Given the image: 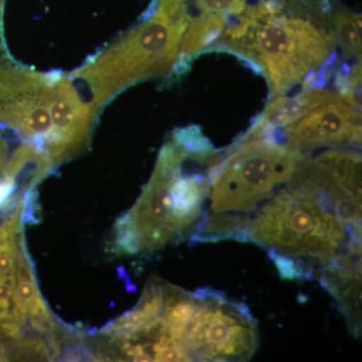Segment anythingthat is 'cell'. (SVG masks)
<instances>
[{
  "mask_svg": "<svg viewBox=\"0 0 362 362\" xmlns=\"http://www.w3.org/2000/svg\"><path fill=\"white\" fill-rule=\"evenodd\" d=\"M294 94L278 95L272 99L261 117L240 140L265 137L292 125L307 113L339 97V90L326 89L324 86L301 85Z\"/></svg>",
  "mask_w": 362,
  "mask_h": 362,
  "instance_id": "9",
  "label": "cell"
},
{
  "mask_svg": "<svg viewBox=\"0 0 362 362\" xmlns=\"http://www.w3.org/2000/svg\"><path fill=\"white\" fill-rule=\"evenodd\" d=\"M307 153L272 136L238 140L209 171V209L195 242L242 240V214L256 211L291 180Z\"/></svg>",
  "mask_w": 362,
  "mask_h": 362,
  "instance_id": "3",
  "label": "cell"
},
{
  "mask_svg": "<svg viewBox=\"0 0 362 362\" xmlns=\"http://www.w3.org/2000/svg\"><path fill=\"white\" fill-rule=\"evenodd\" d=\"M280 131L281 134L273 137L304 153L321 147L340 148L361 145V109L340 95Z\"/></svg>",
  "mask_w": 362,
  "mask_h": 362,
  "instance_id": "7",
  "label": "cell"
},
{
  "mask_svg": "<svg viewBox=\"0 0 362 362\" xmlns=\"http://www.w3.org/2000/svg\"><path fill=\"white\" fill-rule=\"evenodd\" d=\"M331 28L343 58L361 59V16L349 9L332 11Z\"/></svg>",
  "mask_w": 362,
  "mask_h": 362,
  "instance_id": "10",
  "label": "cell"
},
{
  "mask_svg": "<svg viewBox=\"0 0 362 362\" xmlns=\"http://www.w3.org/2000/svg\"><path fill=\"white\" fill-rule=\"evenodd\" d=\"M62 75L30 70L0 52V126L45 151L54 168V117Z\"/></svg>",
  "mask_w": 362,
  "mask_h": 362,
  "instance_id": "5",
  "label": "cell"
},
{
  "mask_svg": "<svg viewBox=\"0 0 362 362\" xmlns=\"http://www.w3.org/2000/svg\"><path fill=\"white\" fill-rule=\"evenodd\" d=\"M189 23L181 37L175 75L189 66L194 57L211 49L226 25L239 16L247 0H187Z\"/></svg>",
  "mask_w": 362,
  "mask_h": 362,
  "instance_id": "8",
  "label": "cell"
},
{
  "mask_svg": "<svg viewBox=\"0 0 362 362\" xmlns=\"http://www.w3.org/2000/svg\"><path fill=\"white\" fill-rule=\"evenodd\" d=\"M327 0H259L228 23L218 49L263 74L272 96L299 85H323L335 56Z\"/></svg>",
  "mask_w": 362,
  "mask_h": 362,
  "instance_id": "2",
  "label": "cell"
},
{
  "mask_svg": "<svg viewBox=\"0 0 362 362\" xmlns=\"http://www.w3.org/2000/svg\"><path fill=\"white\" fill-rule=\"evenodd\" d=\"M243 242L292 261L302 278L361 250V170L354 158L328 150L306 158L291 180L249 221Z\"/></svg>",
  "mask_w": 362,
  "mask_h": 362,
  "instance_id": "1",
  "label": "cell"
},
{
  "mask_svg": "<svg viewBox=\"0 0 362 362\" xmlns=\"http://www.w3.org/2000/svg\"><path fill=\"white\" fill-rule=\"evenodd\" d=\"M187 14L175 0H157L146 18L70 74L71 80L100 112L131 86L175 74Z\"/></svg>",
  "mask_w": 362,
  "mask_h": 362,
  "instance_id": "4",
  "label": "cell"
},
{
  "mask_svg": "<svg viewBox=\"0 0 362 362\" xmlns=\"http://www.w3.org/2000/svg\"><path fill=\"white\" fill-rule=\"evenodd\" d=\"M4 0H0V52H6L4 39V23H2V20H4Z\"/></svg>",
  "mask_w": 362,
  "mask_h": 362,
  "instance_id": "11",
  "label": "cell"
},
{
  "mask_svg": "<svg viewBox=\"0 0 362 362\" xmlns=\"http://www.w3.org/2000/svg\"><path fill=\"white\" fill-rule=\"evenodd\" d=\"M199 303L185 346L192 361H245L259 346L256 321L246 305L209 288L197 290Z\"/></svg>",
  "mask_w": 362,
  "mask_h": 362,
  "instance_id": "6",
  "label": "cell"
}]
</instances>
